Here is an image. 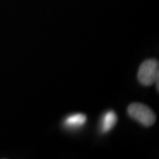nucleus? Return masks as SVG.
<instances>
[{
	"instance_id": "f257e3e1",
	"label": "nucleus",
	"mask_w": 159,
	"mask_h": 159,
	"mask_svg": "<svg viewBox=\"0 0 159 159\" xmlns=\"http://www.w3.org/2000/svg\"><path fill=\"white\" fill-rule=\"evenodd\" d=\"M138 80L143 86H150L156 82L157 89L158 90L159 65L157 59L145 60L140 66L138 70Z\"/></svg>"
},
{
	"instance_id": "f03ea898",
	"label": "nucleus",
	"mask_w": 159,
	"mask_h": 159,
	"mask_svg": "<svg viewBox=\"0 0 159 159\" xmlns=\"http://www.w3.org/2000/svg\"><path fill=\"white\" fill-rule=\"evenodd\" d=\"M127 113L132 119L146 127L153 125L156 122V115L154 111L143 103H131L127 108Z\"/></svg>"
},
{
	"instance_id": "7ed1b4c3",
	"label": "nucleus",
	"mask_w": 159,
	"mask_h": 159,
	"mask_svg": "<svg viewBox=\"0 0 159 159\" xmlns=\"http://www.w3.org/2000/svg\"><path fill=\"white\" fill-rule=\"evenodd\" d=\"M87 122V116L83 113H74L68 115L63 121V126L68 130H78L83 127Z\"/></svg>"
},
{
	"instance_id": "20e7f679",
	"label": "nucleus",
	"mask_w": 159,
	"mask_h": 159,
	"mask_svg": "<svg viewBox=\"0 0 159 159\" xmlns=\"http://www.w3.org/2000/svg\"><path fill=\"white\" fill-rule=\"evenodd\" d=\"M118 121V116L113 111H108L102 115L100 123L101 134H107L114 128Z\"/></svg>"
}]
</instances>
